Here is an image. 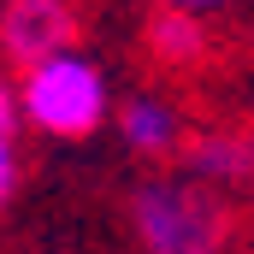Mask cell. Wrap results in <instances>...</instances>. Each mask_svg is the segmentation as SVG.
Returning <instances> with one entry per match:
<instances>
[{
	"label": "cell",
	"instance_id": "277c9868",
	"mask_svg": "<svg viewBox=\"0 0 254 254\" xmlns=\"http://www.w3.org/2000/svg\"><path fill=\"white\" fill-rule=\"evenodd\" d=\"M184 178L207 184V190H249L254 184V125H207L184 136L178 148Z\"/></svg>",
	"mask_w": 254,
	"mask_h": 254
},
{
	"label": "cell",
	"instance_id": "ba28073f",
	"mask_svg": "<svg viewBox=\"0 0 254 254\" xmlns=\"http://www.w3.org/2000/svg\"><path fill=\"white\" fill-rule=\"evenodd\" d=\"M231 0H148V12H190V18H213Z\"/></svg>",
	"mask_w": 254,
	"mask_h": 254
},
{
	"label": "cell",
	"instance_id": "6da1fadb",
	"mask_svg": "<svg viewBox=\"0 0 254 254\" xmlns=\"http://www.w3.org/2000/svg\"><path fill=\"white\" fill-rule=\"evenodd\" d=\"M130 231L142 254H225L231 207L184 172H160L130 190Z\"/></svg>",
	"mask_w": 254,
	"mask_h": 254
},
{
	"label": "cell",
	"instance_id": "7a4b0ae2",
	"mask_svg": "<svg viewBox=\"0 0 254 254\" xmlns=\"http://www.w3.org/2000/svg\"><path fill=\"white\" fill-rule=\"evenodd\" d=\"M18 107H24V125H36L42 136L83 142V136H95L101 119L113 113V89H107L101 65L83 60L71 48V54H54V60H42V65L24 71Z\"/></svg>",
	"mask_w": 254,
	"mask_h": 254
},
{
	"label": "cell",
	"instance_id": "52a82bcc",
	"mask_svg": "<svg viewBox=\"0 0 254 254\" xmlns=\"http://www.w3.org/2000/svg\"><path fill=\"white\" fill-rule=\"evenodd\" d=\"M18 125H24V107H18V83H6V77H0V136L12 142V136H18Z\"/></svg>",
	"mask_w": 254,
	"mask_h": 254
},
{
	"label": "cell",
	"instance_id": "9c48e42d",
	"mask_svg": "<svg viewBox=\"0 0 254 254\" xmlns=\"http://www.w3.org/2000/svg\"><path fill=\"white\" fill-rule=\"evenodd\" d=\"M12 178H18V160H12V142L0 136V207H6V195H12Z\"/></svg>",
	"mask_w": 254,
	"mask_h": 254
},
{
	"label": "cell",
	"instance_id": "3957f363",
	"mask_svg": "<svg viewBox=\"0 0 254 254\" xmlns=\"http://www.w3.org/2000/svg\"><path fill=\"white\" fill-rule=\"evenodd\" d=\"M77 48V6L71 0H0V54L30 71V65L71 54Z\"/></svg>",
	"mask_w": 254,
	"mask_h": 254
},
{
	"label": "cell",
	"instance_id": "8992f818",
	"mask_svg": "<svg viewBox=\"0 0 254 254\" xmlns=\"http://www.w3.org/2000/svg\"><path fill=\"white\" fill-rule=\"evenodd\" d=\"M142 42H148V54L160 65H172V71H190L213 54V30H207V18H190V12H148V24H142Z\"/></svg>",
	"mask_w": 254,
	"mask_h": 254
},
{
	"label": "cell",
	"instance_id": "5b68a950",
	"mask_svg": "<svg viewBox=\"0 0 254 254\" xmlns=\"http://www.w3.org/2000/svg\"><path fill=\"white\" fill-rule=\"evenodd\" d=\"M119 142L130 154H148V160H166L184 148V119L166 95H130L119 107Z\"/></svg>",
	"mask_w": 254,
	"mask_h": 254
}]
</instances>
